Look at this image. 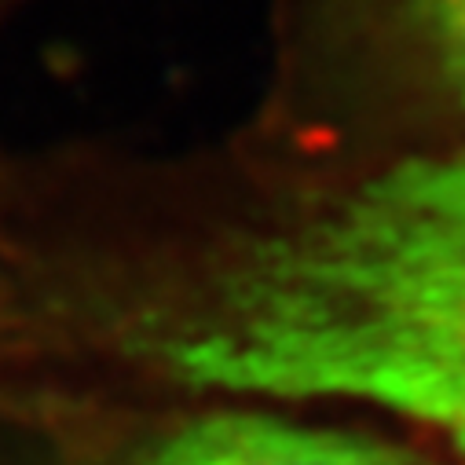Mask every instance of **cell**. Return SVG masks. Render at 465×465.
<instances>
[{"label": "cell", "mask_w": 465, "mask_h": 465, "mask_svg": "<svg viewBox=\"0 0 465 465\" xmlns=\"http://www.w3.org/2000/svg\"><path fill=\"white\" fill-rule=\"evenodd\" d=\"M41 371L367 403L465 465V151L52 147L19 213Z\"/></svg>", "instance_id": "1"}, {"label": "cell", "mask_w": 465, "mask_h": 465, "mask_svg": "<svg viewBox=\"0 0 465 465\" xmlns=\"http://www.w3.org/2000/svg\"><path fill=\"white\" fill-rule=\"evenodd\" d=\"M257 140L333 158L465 151V0H279Z\"/></svg>", "instance_id": "2"}, {"label": "cell", "mask_w": 465, "mask_h": 465, "mask_svg": "<svg viewBox=\"0 0 465 465\" xmlns=\"http://www.w3.org/2000/svg\"><path fill=\"white\" fill-rule=\"evenodd\" d=\"M95 465H447L374 436L286 421L257 411H209L158 425Z\"/></svg>", "instance_id": "3"}, {"label": "cell", "mask_w": 465, "mask_h": 465, "mask_svg": "<svg viewBox=\"0 0 465 465\" xmlns=\"http://www.w3.org/2000/svg\"><path fill=\"white\" fill-rule=\"evenodd\" d=\"M30 5V0H0V34H5V26ZM5 169H8V147L0 143V191H5Z\"/></svg>", "instance_id": "4"}]
</instances>
